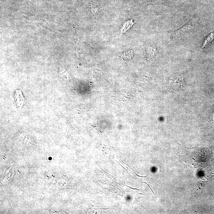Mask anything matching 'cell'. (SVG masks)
Masks as SVG:
<instances>
[{"label": "cell", "mask_w": 214, "mask_h": 214, "mask_svg": "<svg viewBox=\"0 0 214 214\" xmlns=\"http://www.w3.org/2000/svg\"><path fill=\"white\" fill-rule=\"evenodd\" d=\"M196 26V21L194 19H191L188 23L183 26L181 28L173 32H171L172 35L175 37H179L186 33L189 32L194 29Z\"/></svg>", "instance_id": "6da1fadb"}, {"label": "cell", "mask_w": 214, "mask_h": 214, "mask_svg": "<svg viewBox=\"0 0 214 214\" xmlns=\"http://www.w3.org/2000/svg\"><path fill=\"white\" fill-rule=\"evenodd\" d=\"M169 85L170 87L175 91L181 90L185 86L183 77L182 75L176 74L171 79Z\"/></svg>", "instance_id": "7a4b0ae2"}, {"label": "cell", "mask_w": 214, "mask_h": 214, "mask_svg": "<svg viewBox=\"0 0 214 214\" xmlns=\"http://www.w3.org/2000/svg\"><path fill=\"white\" fill-rule=\"evenodd\" d=\"M214 39V32L211 33L205 38L204 40L201 50H203L206 48Z\"/></svg>", "instance_id": "3957f363"}, {"label": "cell", "mask_w": 214, "mask_h": 214, "mask_svg": "<svg viewBox=\"0 0 214 214\" xmlns=\"http://www.w3.org/2000/svg\"><path fill=\"white\" fill-rule=\"evenodd\" d=\"M147 50L148 54L152 57L154 56L157 53V49L156 46L154 45H151L147 47Z\"/></svg>", "instance_id": "277c9868"}, {"label": "cell", "mask_w": 214, "mask_h": 214, "mask_svg": "<svg viewBox=\"0 0 214 214\" xmlns=\"http://www.w3.org/2000/svg\"><path fill=\"white\" fill-rule=\"evenodd\" d=\"M126 186H127V187H129V188H131V189H133V190H139V189H138L132 188V187H130V186H127V185H126Z\"/></svg>", "instance_id": "5b68a950"}]
</instances>
